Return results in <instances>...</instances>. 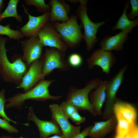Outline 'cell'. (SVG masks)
<instances>
[{
	"label": "cell",
	"mask_w": 138,
	"mask_h": 138,
	"mask_svg": "<svg viewBox=\"0 0 138 138\" xmlns=\"http://www.w3.org/2000/svg\"><path fill=\"white\" fill-rule=\"evenodd\" d=\"M9 40L7 37L0 36V76L4 81L13 83L18 85L28 70L22 55L14 54L12 58V62L8 60L5 44Z\"/></svg>",
	"instance_id": "1"
},
{
	"label": "cell",
	"mask_w": 138,
	"mask_h": 138,
	"mask_svg": "<svg viewBox=\"0 0 138 138\" xmlns=\"http://www.w3.org/2000/svg\"><path fill=\"white\" fill-rule=\"evenodd\" d=\"M55 79L40 80L38 83L30 90L19 93L6 99L9 103L5 105V109L10 108L21 107L25 100L31 99L37 101H45L48 100H57L61 98L62 96H53L51 95L49 90V86Z\"/></svg>",
	"instance_id": "2"
},
{
	"label": "cell",
	"mask_w": 138,
	"mask_h": 138,
	"mask_svg": "<svg viewBox=\"0 0 138 138\" xmlns=\"http://www.w3.org/2000/svg\"><path fill=\"white\" fill-rule=\"evenodd\" d=\"M101 80L95 78L87 82L85 86L79 88L71 86L68 89L66 100L79 110H87L94 116L97 115L94 111L89 99V95L92 90L96 88Z\"/></svg>",
	"instance_id": "3"
},
{
	"label": "cell",
	"mask_w": 138,
	"mask_h": 138,
	"mask_svg": "<svg viewBox=\"0 0 138 138\" xmlns=\"http://www.w3.org/2000/svg\"><path fill=\"white\" fill-rule=\"evenodd\" d=\"M51 23L68 47L73 49L80 45L83 39L81 31L83 26L78 24L76 15L72 14L69 20L64 22L55 21Z\"/></svg>",
	"instance_id": "4"
},
{
	"label": "cell",
	"mask_w": 138,
	"mask_h": 138,
	"mask_svg": "<svg viewBox=\"0 0 138 138\" xmlns=\"http://www.w3.org/2000/svg\"><path fill=\"white\" fill-rule=\"evenodd\" d=\"M88 2L87 0H81L76 10V16L80 20L84 28L83 38L86 44V50L90 51L99 40L96 36L98 29L105 22L95 23L90 20L87 13Z\"/></svg>",
	"instance_id": "5"
},
{
	"label": "cell",
	"mask_w": 138,
	"mask_h": 138,
	"mask_svg": "<svg viewBox=\"0 0 138 138\" xmlns=\"http://www.w3.org/2000/svg\"><path fill=\"white\" fill-rule=\"evenodd\" d=\"M65 52L55 48H45L41 58L43 61L42 79L50 75L54 70L68 71L70 66L65 59Z\"/></svg>",
	"instance_id": "6"
},
{
	"label": "cell",
	"mask_w": 138,
	"mask_h": 138,
	"mask_svg": "<svg viewBox=\"0 0 138 138\" xmlns=\"http://www.w3.org/2000/svg\"><path fill=\"white\" fill-rule=\"evenodd\" d=\"M128 69L124 65L108 81L106 88V98L103 119L106 120L113 114L114 106L117 91L122 84L125 73Z\"/></svg>",
	"instance_id": "7"
},
{
	"label": "cell",
	"mask_w": 138,
	"mask_h": 138,
	"mask_svg": "<svg viewBox=\"0 0 138 138\" xmlns=\"http://www.w3.org/2000/svg\"><path fill=\"white\" fill-rule=\"evenodd\" d=\"M37 37L44 47L56 48L64 52L68 48L52 23L49 21L41 28Z\"/></svg>",
	"instance_id": "8"
},
{
	"label": "cell",
	"mask_w": 138,
	"mask_h": 138,
	"mask_svg": "<svg viewBox=\"0 0 138 138\" xmlns=\"http://www.w3.org/2000/svg\"><path fill=\"white\" fill-rule=\"evenodd\" d=\"M20 44L22 59L28 69L33 62L41 58L44 46L38 37L31 36Z\"/></svg>",
	"instance_id": "9"
},
{
	"label": "cell",
	"mask_w": 138,
	"mask_h": 138,
	"mask_svg": "<svg viewBox=\"0 0 138 138\" xmlns=\"http://www.w3.org/2000/svg\"><path fill=\"white\" fill-rule=\"evenodd\" d=\"M116 61V58L111 51L99 49L94 51L87 59V64L90 69H92L96 65L101 68L102 72L108 75Z\"/></svg>",
	"instance_id": "10"
},
{
	"label": "cell",
	"mask_w": 138,
	"mask_h": 138,
	"mask_svg": "<svg viewBox=\"0 0 138 138\" xmlns=\"http://www.w3.org/2000/svg\"><path fill=\"white\" fill-rule=\"evenodd\" d=\"M51 112L52 119L55 121L61 128L65 138H72L80 132V126L72 125L64 114L60 106L57 103L49 106Z\"/></svg>",
	"instance_id": "11"
},
{
	"label": "cell",
	"mask_w": 138,
	"mask_h": 138,
	"mask_svg": "<svg viewBox=\"0 0 138 138\" xmlns=\"http://www.w3.org/2000/svg\"><path fill=\"white\" fill-rule=\"evenodd\" d=\"M42 66L41 58L33 62L23 76L21 82L16 88L23 89L24 93L32 89L42 79Z\"/></svg>",
	"instance_id": "12"
},
{
	"label": "cell",
	"mask_w": 138,
	"mask_h": 138,
	"mask_svg": "<svg viewBox=\"0 0 138 138\" xmlns=\"http://www.w3.org/2000/svg\"><path fill=\"white\" fill-rule=\"evenodd\" d=\"M25 13L28 15L27 22L20 28L19 30L24 37L29 38L31 36L37 37L38 33L41 28L49 21L50 12L44 13L42 15L34 16L27 12V9L22 5Z\"/></svg>",
	"instance_id": "13"
},
{
	"label": "cell",
	"mask_w": 138,
	"mask_h": 138,
	"mask_svg": "<svg viewBox=\"0 0 138 138\" xmlns=\"http://www.w3.org/2000/svg\"><path fill=\"white\" fill-rule=\"evenodd\" d=\"M27 119L35 123L39 130V138H47L53 134L63 135L61 128L55 121L52 119L49 121L39 119L34 113L32 106L29 107Z\"/></svg>",
	"instance_id": "14"
},
{
	"label": "cell",
	"mask_w": 138,
	"mask_h": 138,
	"mask_svg": "<svg viewBox=\"0 0 138 138\" xmlns=\"http://www.w3.org/2000/svg\"><path fill=\"white\" fill-rule=\"evenodd\" d=\"M51 7L49 21L52 23L60 21L64 22L68 20L70 7L63 0H50L49 2Z\"/></svg>",
	"instance_id": "15"
},
{
	"label": "cell",
	"mask_w": 138,
	"mask_h": 138,
	"mask_svg": "<svg viewBox=\"0 0 138 138\" xmlns=\"http://www.w3.org/2000/svg\"><path fill=\"white\" fill-rule=\"evenodd\" d=\"M128 37V33L122 31L113 36H106L100 42V49L108 51H121Z\"/></svg>",
	"instance_id": "16"
},
{
	"label": "cell",
	"mask_w": 138,
	"mask_h": 138,
	"mask_svg": "<svg viewBox=\"0 0 138 138\" xmlns=\"http://www.w3.org/2000/svg\"><path fill=\"white\" fill-rule=\"evenodd\" d=\"M107 80H101L99 86L91 91L89 95V99L97 116L102 115L101 109L105 102L106 88Z\"/></svg>",
	"instance_id": "17"
},
{
	"label": "cell",
	"mask_w": 138,
	"mask_h": 138,
	"mask_svg": "<svg viewBox=\"0 0 138 138\" xmlns=\"http://www.w3.org/2000/svg\"><path fill=\"white\" fill-rule=\"evenodd\" d=\"M116 118L114 114L104 121L95 122L88 136L92 138H103L112 132L114 128Z\"/></svg>",
	"instance_id": "18"
},
{
	"label": "cell",
	"mask_w": 138,
	"mask_h": 138,
	"mask_svg": "<svg viewBox=\"0 0 138 138\" xmlns=\"http://www.w3.org/2000/svg\"><path fill=\"white\" fill-rule=\"evenodd\" d=\"M133 106L130 103L116 97L114 106V109L118 111L131 125L136 123L137 117V112Z\"/></svg>",
	"instance_id": "19"
},
{
	"label": "cell",
	"mask_w": 138,
	"mask_h": 138,
	"mask_svg": "<svg viewBox=\"0 0 138 138\" xmlns=\"http://www.w3.org/2000/svg\"><path fill=\"white\" fill-rule=\"evenodd\" d=\"M129 1L125 4L123 8V12L117 20L115 25L111 28L112 30L120 29L127 33H131L132 29L138 24V18L131 20L127 16V11L130 4Z\"/></svg>",
	"instance_id": "20"
},
{
	"label": "cell",
	"mask_w": 138,
	"mask_h": 138,
	"mask_svg": "<svg viewBox=\"0 0 138 138\" xmlns=\"http://www.w3.org/2000/svg\"><path fill=\"white\" fill-rule=\"evenodd\" d=\"M113 114L117 122L114 138H125L129 133L133 125H131L117 110L114 109Z\"/></svg>",
	"instance_id": "21"
},
{
	"label": "cell",
	"mask_w": 138,
	"mask_h": 138,
	"mask_svg": "<svg viewBox=\"0 0 138 138\" xmlns=\"http://www.w3.org/2000/svg\"><path fill=\"white\" fill-rule=\"evenodd\" d=\"M19 0H9L5 9L0 15V22L4 19L10 17H14L19 22H22V17L18 15L17 7Z\"/></svg>",
	"instance_id": "22"
},
{
	"label": "cell",
	"mask_w": 138,
	"mask_h": 138,
	"mask_svg": "<svg viewBox=\"0 0 138 138\" xmlns=\"http://www.w3.org/2000/svg\"><path fill=\"white\" fill-rule=\"evenodd\" d=\"M10 24L5 26L0 24V35H5L10 39H13L20 42L24 37L19 30H14L10 28Z\"/></svg>",
	"instance_id": "23"
},
{
	"label": "cell",
	"mask_w": 138,
	"mask_h": 138,
	"mask_svg": "<svg viewBox=\"0 0 138 138\" xmlns=\"http://www.w3.org/2000/svg\"><path fill=\"white\" fill-rule=\"evenodd\" d=\"M24 2L27 6L35 7L39 12L44 13L50 11V5L46 4L44 0H25Z\"/></svg>",
	"instance_id": "24"
},
{
	"label": "cell",
	"mask_w": 138,
	"mask_h": 138,
	"mask_svg": "<svg viewBox=\"0 0 138 138\" xmlns=\"http://www.w3.org/2000/svg\"><path fill=\"white\" fill-rule=\"evenodd\" d=\"M60 106L65 116L68 119L73 113L79 111L75 107L66 100L63 102Z\"/></svg>",
	"instance_id": "25"
},
{
	"label": "cell",
	"mask_w": 138,
	"mask_h": 138,
	"mask_svg": "<svg viewBox=\"0 0 138 138\" xmlns=\"http://www.w3.org/2000/svg\"><path fill=\"white\" fill-rule=\"evenodd\" d=\"M67 61L70 67L77 68L82 65L83 63V59L82 57L79 54L74 53L69 56Z\"/></svg>",
	"instance_id": "26"
},
{
	"label": "cell",
	"mask_w": 138,
	"mask_h": 138,
	"mask_svg": "<svg viewBox=\"0 0 138 138\" xmlns=\"http://www.w3.org/2000/svg\"><path fill=\"white\" fill-rule=\"evenodd\" d=\"M5 89H3L0 91V116L9 121H12L15 124L18 122L10 119L6 115L4 111L5 103L6 102L5 97Z\"/></svg>",
	"instance_id": "27"
},
{
	"label": "cell",
	"mask_w": 138,
	"mask_h": 138,
	"mask_svg": "<svg viewBox=\"0 0 138 138\" xmlns=\"http://www.w3.org/2000/svg\"><path fill=\"white\" fill-rule=\"evenodd\" d=\"M9 122L5 119L0 118V128L5 130L10 133H17L18 132V130L11 125Z\"/></svg>",
	"instance_id": "28"
},
{
	"label": "cell",
	"mask_w": 138,
	"mask_h": 138,
	"mask_svg": "<svg viewBox=\"0 0 138 138\" xmlns=\"http://www.w3.org/2000/svg\"><path fill=\"white\" fill-rule=\"evenodd\" d=\"M130 3L131 7L130 13L127 14V16L129 19L133 20L138 16V0H130Z\"/></svg>",
	"instance_id": "29"
},
{
	"label": "cell",
	"mask_w": 138,
	"mask_h": 138,
	"mask_svg": "<svg viewBox=\"0 0 138 138\" xmlns=\"http://www.w3.org/2000/svg\"><path fill=\"white\" fill-rule=\"evenodd\" d=\"M78 111H75L73 113L69 118L73 122H75L77 125L84 122L86 120V118L80 116L78 113Z\"/></svg>",
	"instance_id": "30"
},
{
	"label": "cell",
	"mask_w": 138,
	"mask_h": 138,
	"mask_svg": "<svg viewBox=\"0 0 138 138\" xmlns=\"http://www.w3.org/2000/svg\"><path fill=\"white\" fill-rule=\"evenodd\" d=\"M93 125L88 126L81 132L72 138H85L88 135Z\"/></svg>",
	"instance_id": "31"
},
{
	"label": "cell",
	"mask_w": 138,
	"mask_h": 138,
	"mask_svg": "<svg viewBox=\"0 0 138 138\" xmlns=\"http://www.w3.org/2000/svg\"><path fill=\"white\" fill-rule=\"evenodd\" d=\"M4 5V1L0 0V15L2 14V9Z\"/></svg>",
	"instance_id": "32"
},
{
	"label": "cell",
	"mask_w": 138,
	"mask_h": 138,
	"mask_svg": "<svg viewBox=\"0 0 138 138\" xmlns=\"http://www.w3.org/2000/svg\"><path fill=\"white\" fill-rule=\"evenodd\" d=\"M47 138H65L63 135H55Z\"/></svg>",
	"instance_id": "33"
},
{
	"label": "cell",
	"mask_w": 138,
	"mask_h": 138,
	"mask_svg": "<svg viewBox=\"0 0 138 138\" xmlns=\"http://www.w3.org/2000/svg\"><path fill=\"white\" fill-rule=\"evenodd\" d=\"M1 138H15L11 136H7L6 135H3L2 136H1ZM18 138H24L22 136H21L20 137Z\"/></svg>",
	"instance_id": "34"
},
{
	"label": "cell",
	"mask_w": 138,
	"mask_h": 138,
	"mask_svg": "<svg viewBox=\"0 0 138 138\" xmlns=\"http://www.w3.org/2000/svg\"><path fill=\"white\" fill-rule=\"evenodd\" d=\"M125 138H131L129 134V133L128 135Z\"/></svg>",
	"instance_id": "35"
},
{
	"label": "cell",
	"mask_w": 138,
	"mask_h": 138,
	"mask_svg": "<svg viewBox=\"0 0 138 138\" xmlns=\"http://www.w3.org/2000/svg\"><path fill=\"white\" fill-rule=\"evenodd\" d=\"M1 78V76H0V78Z\"/></svg>",
	"instance_id": "36"
},
{
	"label": "cell",
	"mask_w": 138,
	"mask_h": 138,
	"mask_svg": "<svg viewBox=\"0 0 138 138\" xmlns=\"http://www.w3.org/2000/svg\"></svg>",
	"instance_id": "37"
}]
</instances>
